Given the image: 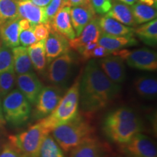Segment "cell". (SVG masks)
<instances>
[{
	"label": "cell",
	"instance_id": "cell-4",
	"mask_svg": "<svg viewBox=\"0 0 157 157\" xmlns=\"http://www.w3.org/2000/svg\"><path fill=\"white\" fill-rule=\"evenodd\" d=\"M80 78H77L66 94L62 96L54 111L39 121L49 132L69 122L78 114L79 103Z\"/></svg>",
	"mask_w": 157,
	"mask_h": 157
},
{
	"label": "cell",
	"instance_id": "cell-3",
	"mask_svg": "<svg viewBox=\"0 0 157 157\" xmlns=\"http://www.w3.org/2000/svg\"><path fill=\"white\" fill-rule=\"evenodd\" d=\"M52 132V137L63 151L69 152L95 136V129L89 120L78 113L69 122L56 127Z\"/></svg>",
	"mask_w": 157,
	"mask_h": 157
},
{
	"label": "cell",
	"instance_id": "cell-15",
	"mask_svg": "<svg viewBox=\"0 0 157 157\" xmlns=\"http://www.w3.org/2000/svg\"><path fill=\"white\" fill-rule=\"evenodd\" d=\"M101 34L98 24V18L95 17L84 27L82 33L78 36L69 40L70 48L79 53L86 45L91 42H98Z\"/></svg>",
	"mask_w": 157,
	"mask_h": 157
},
{
	"label": "cell",
	"instance_id": "cell-13",
	"mask_svg": "<svg viewBox=\"0 0 157 157\" xmlns=\"http://www.w3.org/2000/svg\"><path fill=\"white\" fill-rule=\"evenodd\" d=\"M90 0H86L81 5L74 6L70 10V17L76 37L82 33L84 27L96 17Z\"/></svg>",
	"mask_w": 157,
	"mask_h": 157
},
{
	"label": "cell",
	"instance_id": "cell-16",
	"mask_svg": "<svg viewBox=\"0 0 157 157\" xmlns=\"http://www.w3.org/2000/svg\"><path fill=\"white\" fill-rule=\"evenodd\" d=\"M17 10L21 18L26 19L31 25L48 23L45 7L37 6L30 0L17 2Z\"/></svg>",
	"mask_w": 157,
	"mask_h": 157
},
{
	"label": "cell",
	"instance_id": "cell-17",
	"mask_svg": "<svg viewBox=\"0 0 157 157\" xmlns=\"http://www.w3.org/2000/svg\"><path fill=\"white\" fill-rule=\"evenodd\" d=\"M71 7H64L60 9L50 23L52 31L63 35L68 40L76 37L70 17Z\"/></svg>",
	"mask_w": 157,
	"mask_h": 157
},
{
	"label": "cell",
	"instance_id": "cell-11",
	"mask_svg": "<svg viewBox=\"0 0 157 157\" xmlns=\"http://www.w3.org/2000/svg\"><path fill=\"white\" fill-rule=\"evenodd\" d=\"M98 66L113 83L122 84L126 78L124 60L117 56H107L98 60Z\"/></svg>",
	"mask_w": 157,
	"mask_h": 157
},
{
	"label": "cell",
	"instance_id": "cell-24",
	"mask_svg": "<svg viewBox=\"0 0 157 157\" xmlns=\"http://www.w3.org/2000/svg\"><path fill=\"white\" fill-rule=\"evenodd\" d=\"M13 68L17 75L33 71V66L26 47L17 46L12 48Z\"/></svg>",
	"mask_w": 157,
	"mask_h": 157
},
{
	"label": "cell",
	"instance_id": "cell-1",
	"mask_svg": "<svg viewBox=\"0 0 157 157\" xmlns=\"http://www.w3.org/2000/svg\"><path fill=\"white\" fill-rule=\"evenodd\" d=\"M120 90V85L109 79L95 60H90L84 68L79 84L82 109L92 113L105 109L116 99Z\"/></svg>",
	"mask_w": 157,
	"mask_h": 157
},
{
	"label": "cell",
	"instance_id": "cell-32",
	"mask_svg": "<svg viewBox=\"0 0 157 157\" xmlns=\"http://www.w3.org/2000/svg\"><path fill=\"white\" fill-rule=\"evenodd\" d=\"M64 7H69L67 0H51L50 2L45 7L48 23H50L57 13Z\"/></svg>",
	"mask_w": 157,
	"mask_h": 157
},
{
	"label": "cell",
	"instance_id": "cell-42",
	"mask_svg": "<svg viewBox=\"0 0 157 157\" xmlns=\"http://www.w3.org/2000/svg\"><path fill=\"white\" fill-rule=\"evenodd\" d=\"M67 1L69 7H71V6L74 7V6L81 5V4L84 2L86 0H67Z\"/></svg>",
	"mask_w": 157,
	"mask_h": 157
},
{
	"label": "cell",
	"instance_id": "cell-31",
	"mask_svg": "<svg viewBox=\"0 0 157 157\" xmlns=\"http://www.w3.org/2000/svg\"><path fill=\"white\" fill-rule=\"evenodd\" d=\"M13 68L12 49L5 46L0 41V73Z\"/></svg>",
	"mask_w": 157,
	"mask_h": 157
},
{
	"label": "cell",
	"instance_id": "cell-12",
	"mask_svg": "<svg viewBox=\"0 0 157 157\" xmlns=\"http://www.w3.org/2000/svg\"><path fill=\"white\" fill-rule=\"evenodd\" d=\"M16 84L18 90L31 104L36 103L39 93L44 87L42 82L34 71L17 75Z\"/></svg>",
	"mask_w": 157,
	"mask_h": 157
},
{
	"label": "cell",
	"instance_id": "cell-18",
	"mask_svg": "<svg viewBox=\"0 0 157 157\" xmlns=\"http://www.w3.org/2000/svg\"><path fill=\"white\" fill-rule=\"evenodd\" d=\"M70 157H104L103 145L95 136L88 139L70 151Z\"/></svg>",
	"mask_w": 157,
	"mask_h": 157
},
{
	"label": "cell",
	"instance_id": "cell-6",
	"mask_svg": "<svg viewBox=\"0 0 157 157\" xmlns=\"http://www.w3.org/2000/svg\"><path fill=\"white\" fill-rule=\"evenodd\" d=\"M2 109L6 122L18 127L29 121L31 104L19 90H13L3 98Z\"/></svg>",
	"mask_w": 157,
	"mask_h": 157
},
{
	"label": "cell",
	"instance_id": "cell-8",
	"mask_svg": "<svg viewBox=\"0 0 157 157\" xmlns=\"http://www.w3.org/2000/svg\"><path fill=\"white\" fill-rule=\"evenodd\" d=\"M74 63V59L70 52L55 58L47 67L45 78L51 85L64 87L71 75Z\"/></svg>",
	"mask_w": 157,
	"mask_h": 157
},
{
	"label": "cell",
	"instance_id": "cell-20",
	"mask_svg": "<svg viewBox=\"0 0 157 157\" xmlns=\"http://www.w3.org/2000/svg\"><path fill=\"white\" fill-rule=\"evenodd\" d=\"M20 19L10 20L0 25V38L2 42L11 49L20 45Z\"/></svg>",
	"mask_w": 157,
	"mask_h": 157
},
{
	"label": "cell",
	"instance_id": "cell-9",
	"mask_svg": "<svg viewBox=\"0 0 157 157\" xmlns=\"http://www.w3.org/2000/svg\"><path fill=\"white\" fill-rule=\"evenodd\" d=\"M62 96V87L54 85L43 87L35 103V119L39 120L50 114L58 105Z\"/></svg>",
	"mask_w": 157,
	"mask_h": 157
},
{
	"label": "cell",
	"instance_id": "cell-43",
	"mask_svg": "<svg viewBox=\"0 0 157 157\" xmlns=\"http://www.w3.org/2000/svg\"><path fill=\"white\" fill-rule=\"evenodd\" d=\"M119 1H120L124 4H127L128 5H132L133 4L136 2L137 0H119Z\"/></svg>",
	"mask_w": 157,
	"mask_h": 157
},
{
	"label": "cell",
	"instance_id": "cell-28",
	"mask_svg": "<svg viewBox=\"0 0 157 157\" xmlns=\"http://www.w3.org/2000/svg\"><path fill=\"white\" fill-rule=\"evenodd\" d=\"M39 157H66L54 137L48 134L44 137L39 150Z\"/></svg>",
	"mask_w": 157,
	"mask_h": 157
},
{
	"label": "cell",
	"instance_id": "cell-35",
	"mask_svg": "<svg viewBox=\"0 0 157 157\" xmlns=\"http://www.w3.org/2000/svg\"><path fill=\"white\" fill-rule=\"evenodd\" d=\"M52 31L50 23H39L35 25L34 27V33L37 42L44 40L48 38L50 31Z\"/></svg>",
	"mask_w": 157,
	"mask_h": 157
},
{
	"label": "cell",
	"instance_id": "cell-7",
	"mask_svg": "<svg viewBox=\"0 0 157 157\" xmlns=\"http://www.w3.org/2000/svg\"><path fill=\"white\" fill-rule=\"evenodd\" d=\"M112 55L120 57L131 68L147 71L157 70L156 52L151 49L140 48L134 50L121 49L114 51Z\"/></svg>",
	"mask_w": 157,
	"mask_h": 157
},
{
	"label": "cell",
	"instance_id": "cell-21",
	"mask_svg": "<svg viewBox=\"0 0 157 157\" xmlns=\"http://www.w3.org/2000/svg\"><path fill=\"white\" fill-rule=\"evenodd\" d=\"M98 44L113 52L114 51L125 48L135 46L137 44V42L134 36H111L101 33L98 39Z\"/></svg>",
	"mask_w": 157,
	"mask_h": 157
},
{
	"label": "cell",
	"instance_id": "cell-19",
	"mask_svg": "<svg viewBox=\"0 0 157 157\" xmlns=\"http://www.w3.org/2000/svg\"><path fill=\"white\" fill-rule=\"evenodd\" d=\"M98 24L101 33L118 36H134L135 29L119 23L108 16L98 18Z\"/></svg>",
	"mask_w": 157,
	"mask_h": 157
},
{
	"label": "cell",
	"instance_id": "cell-37",
	"mask_svg": "<svg viewBox=\"0 0 157 157\" xmlns=\"http://www.w3.org/2000/svg\"><path fill=\"white\" fill-rule=\"evenodd\" d=\"M0 157H22L18 150L7 140L0 152Z\"/></svg>",
	"mask_w": 157,
	"mask_h": 157
},
{
	"label": "cell",
	"instance_id": "cell-40",
	"mask_svg": "<svg viewBox=\"0 0 157 157\" xmlns=\"http://www.w3.org/2000/svg\"><path fill=\"white\" fill-rule=\"evenodd\" d=\"M33 3L39 7H45L50 2L51 0H30Z\"/></svg>",
	"mask_w": 157,
	"mask_h": 157
},
{
	"label": "cell",
	"instance_id": "cell-10",
	"mask_svg": "<svg viewBox=\"0 0 157 157\" xmlns=\"http://www.w3.org/2000/svg\"><path fill=\"white\" fill-rule=\"evenodd\" d=\"M127 157H157V149L152 139L142 132L137 133L128 142L120 145Z\"/></svg>",
	"mask_w": 157,
	"mask_h": 157
},
{
	"label": "cell",
	"instance_id": "cell-22",
	"mask_svg": "<svg viewBox=\"0 0 157 157\" xmlns=\"http://www.w3.org/2000/svg\"><path fill=\"white\" fill-rule=\"evenodd\" d=\"M105 16L111 17L129 27L135 26L137 25L133 17L132 9L129 5L121 2L119 0H113L112 7L105 14Z\"/></svg>",
	"mask_w": 157,
	"mask_h": 157
},
{
	"label": "cell",
	"instance_id": "cell-39",
	"mask_svg": "<svg viewBox=\"0 0 157 157\" xmlns=\"http://www.w3.org/2000/svg\"><path fill=\"white\" fill-rule=\"evenodd\" d=\"M6 124V121L4 117L3 109H2V102L0 98V127H4Z\"/></svg>",
	"mask_w": 157,
	"mask_h": 157
},
{
	"label": "cell",
	"instance_id": "cell-29",
	"mask_svg": "<svg viewBox=\"0 0 157 157\" xmlns=\"http://www.w3.org/2000/svg\"><path fill=\"white\" fill-rule=\"evenodd\" d=\"M21 18L16 0H0V25L6 21Z\"/></svg>",
	"mask_w": 157,
	"mask_h": 157
},
{
	"label": "cell",
	"instance_id": "cell-14",
	"mask_svg": "<svg viewBox=\"0 0 157 157\" xmlns=\"http://www.w3.org/2000/svg\"><path fill=\"white\" fill-rule=\"evenodd\" d=\"M69 40L63 35L51 31L45 40V52L49 64L55 58L70 52Z\"/></svg>",
	"mask_w": 157,
	"mask_h": 157
},
{
	"label": "cell",
	"instance_id": "cell-5",
	"mask_svg": "<svg viewBox=\"0 0 157 157\" xmlns=\"http://www.w3.org/2000/svg\"><path fill=\"white\" fill-rule=\"evenodd\" d=\"M50 132L40 121L17 135H8V141L21 153L22 157H39V150L44 137Z\"/></svg>",
	"mask_w": 157,
	"mask_h": 157
},
{
	"label": "cell",
	"instance_id": "cell-2",
	"mask_svg": "<svg viewBox=\"0 0 157 157\" xmlns=\"http://www.w3.org/2000/svg\"><path fill=\"white\" fill-rule=\"evenodd\" d=\"M103 130L110 140L121 145L137 133L142 132L143 124L132 108L122 106L108 113L103 121Z\"/></svg>",
	"mask_w": 157,
	"mask_h": 157
},
{
	"label": "cell",
	"instance_id": "cell-41",
	"mask_svg": "<svg viewBox=\"0 0 157 157\" xmlns=\"http://www.w3.org/2000/svg\"><path fill=\"white\" fill-rule=\"evenodd\" d=\"M138 2L145 4V5L157 7V0H137Z\"/></svg>",
	"mask_w": 157,
	"mask_h": 157
},
{
	"label": "cell",
	"instance_id": "cell-23",
	"mask_svg": "<svg viewBox=\"0 0 157 157\" xmlns=\"http://www.w3.org/2000/svg\"><path fill=\"white\" fill-rule=\"evenodd\" d=\"M45 40L46 39L38 41L27 48L33 68L41 75H44L48 66L45 52Z\"/></svg>",
	"mask_w": 157,
	"mask_h": 157
},
{
	"label": "cell",
	"instance_id": "cell-36",
	"mask_svg": "<svg viewBox=\"0 0 157 157\" xmlns=\"http://www.w3.org/2000/svg\"><path fill=\"white\" fill-rule=\"evenodd\" d=\"M112 53L113 52L107 50V49L101 46V45L98 44L95 48L93 49V50L88 53L85 58V60L92 58H105V57L111 56Z\"/></svg>",
	"mask_w": 157,
	"mask_h": 157
},
{
	"label": "cell",
	"instance_id": "cell-30",
	"mask_svg": "<svg viewBox=\"0 0 157 157\" xmlns=\"http://www.w3.org/2000/svg\"><path fill=\"white\" fill-rule=\"evenodd\" d=\"M16 77L13 68L0 73V98H4L13 90L16 84Z\"/></svg>",
	"mask_w": 157,
	"mask_h": 157
},
{
	"label": "cell",
	"instance_id": "cell-27",
	"mask_svg": "<svg viewBox=\"0 0 157 157\" xmlns=\"http://www.w3.org/2000/svg\"><path fill=\"white\" fill-rule=\"evenodd\" d=\"M136 24H142L152 21L156 17V7L140 2H135L131 7Z\"/></svg>",
	"mask_w": 157,
	"mask_h": 157
},
{
	"label": "cell",
	"instance_id": "cell-33",
	"mask_svg": "<svg viewBox=\"0 0 157 157\" xmlns=\"http://www.w3.org/2000/svg\"><path fill=\"white\" fill-rule=\"evenodd\" d=\"M34 25H32L28 29L20 31L19 42L22 46L27 48L37 42L34 33Z\"/></svg>",
	"mask_w": 157,
	"mask_h": 157
},
{
	"label": "cell",
	"instance_id": "cell-26",
	"mask_svg": "<svg viewBox=\"0 0 157 157\" xmlns=\"http://www.w3.org/2000/svg\"><path fill=\"white\" fill-rule=\"evenodd\" d=\"M135 34L146 44L151 47L156 46L157 44L156 18L135 29Z\"/></svg>",
	"mask_w": 157,
	"mask_h": 157
},
{
	"label": "cell",
	"instance_id": "cell-34",
	"mask_svg": "<svg viewBox=\"0 0 157 157\" xmlns=\"http://www.w3.org/2000/svg\"><path fill=\"white\" fill-rule=\"evenodd\" d=\"M94 10L99 15H105L112 7L113 0H90Z\"/></svg>",
	"mask_w": 157,
	"mask_h": 157
},
{
	"label": "cell",
	"instance_id": "cell-38",
	"mask_svg": "<svg viewBox=\"0 0 157 157\" xmlns=\"http://www.w3.org/2000/svg\"><path fill=\"white\" fill-rule=\"evenodd\" d=\"M7 137H8V135L5 131V129L4 127H0V152L2 150L5 143L8 140Z\"/></svg>",
	"mask_w": 157,
	"mask_h": 157
},
{
	"label": "cell",
	"instance_id": "cell-25",
	"mask_svg": "<svg viewBox=\"0 0 157 157\" xmlns=\"http://www.w3.org/2000/svg\"><path fill=\"white\" fill-rule=\"evenodd\" d=\"M134 88L137 95L148 100H154L157 95L156 78L150 76H140L134 81Z\"/></svg>",
	"mask_w": 157,
	"mask_h": 157
}]
</instances>
